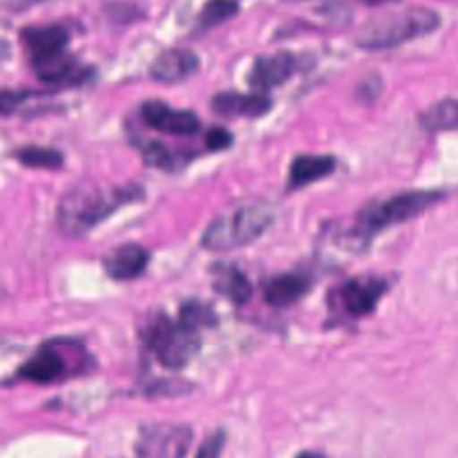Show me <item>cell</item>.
<instances>
[{"label": "cell", "instance_id": "cell-1", "mask_svg": "<svg viewBox=\"0 0 458 458\" xmlns=\"http://www.w3.org/2000/svg\"><path fill=\"white\" fill-rule=\"evenodd\" d=\"M141 197L143 190L134 182L122 186L79 184L61 197L57 220L66 234L82 236L122 206L138 202Z\"/></svg>", "mask_w": 458, "mask_h": 458}, {"label": "cell", "instance_id": "cell-2", "mask_svg": "<svg viewBox=\"0 0 458 458\" xmlns=\"http://www.w3.org/2000/svg\"><path fill=\"white\" fill-rule=\"evenodd\" d=\"M70 38V30L61 23L21 29L20 39L29 52L32 70L41 81L57 86H72L88 79V68H82L73 57L66 55Z\"/></svg>", "mask_w": 458, "mask_h": 458}, {"label": "cell", "instance_id": "cell-3", "mask_svg": "<svg viewBox=\"0 0 458 458\" xmlns=\"http://www.w3.org/2000/svg\"><path fill=\"white\" fill-rule=\"evenodd\" d=\"M274 220L267 204H243L215 216L204 229L200 243L208 250H233L259 238Z\"/></svg>", "mask_w": 458, "mask_h": 458}, {"label": "cell", "instance_id": "cell-4", "mask_svg": "<svg viewBox=\"0 0 458 458\" xmlns=\"http://www.w3.org/2000/svg\"><path fill=\"white\" fill-rule=\"evenodd\" d=\"M440 25V16L428 7H408L370 20L358 34L361 48L381 50L403 45L410 39L433 32Z\"/></svg>", "mask_w": 458, "mask_h": 458}, {"label": "cell", "instance_id": "cell-5", "mask_svg": "<svg viewBox=\"0 0 458 458\" xmlns=\"http://www.w3.org/2000/svg\"><path fill=\"white\" fill-rule=\"evenodd\" d=\"M143 336L147 345L154 351L159 363L166 369L184 367L199 351V331L188 327L179 318L174 322L165 315H157L147 324Z\"/></svg>", "mask_w": 458, "mask_h": 458}, {"label": "cell", "instance_id": "cell-6", "mask_svg": "<svg viewBox=\"0 0 458 458\" xmlns=\"http://www.w3.org/2000/svg\"><path fill=\"white\" fill-rule=\"evenodd\" d=\"M438 199H440V193H437V191L397 193L394 197H388L383 202H377V204L367 208L360 215L358 231L361 236H372V234L383 231L385 227L406 222V220L420 215L424 209H428Z\"/></svg>", "mask_w": 458, "mask_h": 458}, {"label": "cell", "instance_id": "cell-7", "mask_svg": "<svg viewBox=\"0 0 458 458\" xmlns=\"http://www.w3.org/2000/svg\"><path fill=\"white\" fill-rule=\"evenodd\" d=\"M141 116L148 127L165 134L191 136L200 129V120L193 111L170 107L163 100L143 102Z\"/></svg>", "mask_w": 458, "mask_h": 458}, {"label": "cell", "instance_id": "cell-8", "mask_svg": "<svg viewBox=\"0 0 458 458\" xmlns=\"http://www.w3.org/2000/svg\"><path fill=\"white\" fill-rule=\"evenodd\" d=\"M295 70L297 57L286 50L259 55L249 72V84L259 91H265L286 82Z\"/></svg>", "mask_w": 458, "mask_h": 458}, {"label": "cell", "instance_id": "cell-9", "mask_svg": "<svg viewBox=\"0 0 458 458\" xmlns=\"http://www.w3.org/2000/svg\"><path fill=\"white\" fill-rule=\"evenodd\" d=\"M190 442L184 428H152L141 435L140 458H182Z\"/></svg>", "mask_w": 458, "mask_h": 458}, {"label": "cell", "instance_id": "cell-10", "mask_svg": "<svg viewBox=\"0 0 458 458\" xmlns=\"http://www.w3.org/2000/svg\"><path fill=\"white\" fill-rule=\"evenodd\" d=\"M386 290V283L377 277H354L347 281L340 290L344 310L352 317L369 315L381 295Z\"/></svg>", "mask_w": 458, "mask_h": 458}, {"label": "cell", "instance_id": "cell-11", "mask_svg": "<svg viewBox=\"0 0 458 458\" xmlns=\"http://www.w3.org/2000/svg\"><path fill=\"white\" fill-rule=\"evenodd\" d=\"M272 100L258 93H240V91H220L211 98V109L220 116H245L256 118L268 113Z\"/></svg>", "mask_w": 458, "mask_h": 458}, {"label": "cell", "instance_id": "cell-12", "mask_svg": "<svg viewBox=\"0 0 458 458\" xmlns=\"http://www.w3.org/2000/svg\"><path fill=\"white\" fill-rule=\"evenodd\" d=\"M199 68V57L191 50L168 48L161 52L150 64V75L157 82H181Z\"/></svg>", "mask_w": 458, "mask_h": 458}, {"label": "cell", "instance_id": "cell-13", "mask_svg": "<svg viewBox=\"0 0 458 458\" xmlns=\"http://www.w3.org/2000/svg\"><path fill=\"white\" fill-rule=\"evenodd\" d=\"M68 370L64 356L54 344L43 345L32 358H29L18 374L32 383H54L61 379Z\"/></svg>", "mask_w": 458, "mask_h": 458}, {"label": "cell", "instance_id": "cell-14", "mask_svg": "<svg viewBox=\"0 0 458 458\" xmlns=\"http://www.w3.org/2000/svg\"><path fill=\"white\" fill-rule=\"evenodd\" d=\"M150 254L138 243H123L109 252L104 259V268L109 277L127 281L138 277L148 265Z\"/></svg>", "mask_w": 458, "mask_h": 458}, {"label": "cell", "instance_id": "cell-15", "mask_svg": "<svg viewBox=\"0 0 458 458\" xmlns=\"http://www.w3.org/2000/svg\"><path fill=\"white\" fill-rule=\"evenodd\" d=\"M335 168H336V159L333 156L301 154L290 165L288 190H297L310 182L320 181L329 174H333Z\"/></svg>", "mask_w": 458, "mask_h": 458}, {"label": "cell", "instance_id": "cell-16", "mask_svg": "<svg viewBox=\"0 0 458 458\" xmlns=\"http://www.w3.org/2000/svg\"><path fill=\"white\" fill-rule=\"evenodd\" d=\"M310 290V279L301 274H281L265 283L263 295L272 306L283 308L299 301Z\"/></svg>", "mask_w": 458, "mask_h": 458}, {"label": "cell", "instance_id": "cell-17", "mask_svg": "<svg viewBox=\"0 0 458 458\" xmlns=\"http://www.w3.org/2000/svg\"><path fill=\"white\" fill-rule=\"evenodd\" d=\"M213 286L216 292H220L224 297H227L234 304H243L252 295L250 281L240 268L233 265H222L215 268Z\"/></svg>", "mask_w": 458, "mask_h": 458}, {"label": "cell", "instance_id": "cell-18", "mask_svg": "<svg viewBox=\"0 0 458 458\" xmlns=\"http://www.w3.org/2000/svg\"><path fill=\"white\" fill-rule=\"evenodd\" d=\"M13 157L29 168H48L57 170L63 166L64 157L59 150L50 147H39V145H29L20 147L13 152Z\"/></svg>", "mask_w": 458, "mask_h": 458}, {"label": "cell", "instance_id": "cell-19", "mask_svg": "<svg viewBox=\"0 0 458 458\" xmlns=\"http://www.w3.org/2000/svg\"><path fill=\"white\" fill-rule=\"evenodd\" d=\"M420 123L428 131H449L458 129V100H440L426 109L420 116Z\"/></svg>", "mask_w": 458, "mask_h": 458}, {"label": "cell", "instance_id": "cell-20", "mask_svg": "<svg viewBox=\"0 0 458 458\" xmlns=\"http://www.w3.org/2000/svg\"><path fill=\"white\" fill-rule=\"evenodd\" d=\"M238 11V0H208L199 14V25L200 29H211L233 18Z\"/></svg>", "mask_w": 458, "mask_h": 458}, {"label": "cell", "instance_id": "cell-21", "mask_svg": "<svg viewBox=\"0 0 458 458\" xmlns=\"http://www.w3.org/2000/svg\"><path fill=\"white\" fill-rule=\"evenodd\" d=\"M179 320L182 324H186L188 327H193L199 331L200 327L213 326L216 322V317L208 304L199 302V301H188L181 306Z\"/></svg>", "mask_w": 458, "mask_h": 458}, {"label": "cell", "instance_id": "cell-22", "mask_svg": "<svg viewBox=\"0 0 458 458\" xmlns=\"http://www.w3.org/2000/svg\"><path fill=\"white\" fill-rule=\"evenodd\" d=\"M141 156L148 166H156V168L172 170L174 163H175L174 154H170L168 148L157 141H152V143H147L145 147H141Z\"/></svg>", "mask_w": 458, "mask_h": 458}, {"label": "cell", "instance_id": "cell-23", "mask_svg": "<svg viewBox=\"0 0 458 458\" xmlns=\"http://www.w3.org/2000/svg\"><path fill=\"white\" fill-rule=\"evenodd\" d=\"M224 444H225V433L224 431H216V433L209 435L200 444L195 458H220Z\"/></svg>", "mask_w": 458, "mask_h": 458}, {"label": "cell", "instance_id": "cell-24", "mask_svg": "<svg viewBox=\"0 0 458 458\" xmlns=\"http://www.w3.org/2000/svg\"><path fill=\"white\" fill-rule=\"evenodd\" d=\"M233 145V134L225 127H211L206 132V147L209 150H224Z\"/></svg>", "mask_w": 458, "mask_h": 458}, {"label": "cell", "instance_id": "cell-25", "mask_svg": "<svg viewBox=\"0 0 458 458\" xmlns=\"http://www.w3.org/2000/svg\"><path fill=\"white\" fill-rule=\"evenodd\" d=\"M34 2H39V0H4V4L9 7V9H14V7H23V5H30Z\"/></svg>", "mask_w": 458, "mask_h": 458}, {"label": "cell", "instance_id": "cell-26", "mask_svg": "<svg viewBox=\"0 0 458 458\" xmlns=\"http://www.w3.org/2000/svg\"><path fill=\"white\" fill-rule=\"evenodd\" d=\"M363 4L369 5H383V4H390V2H397V0H361Z\"/></svg>", "mask_w": 458, "mask_h": 458}, {"label": "cell", "instance_id": "cell-27", "mask_svg": "<svg viewBox=\"0 0 458 458\" xmlns=\"http://www.w3.org/2000/svg\"><path fill=\"white\" fill-rule=\"evenodd\" d=\"M297 458H324V456H320L317 453H311V451H306V453H301Z\"/></svg>", "mask_w": 458, "mask_h": 458}]
</instances>
